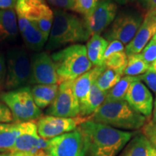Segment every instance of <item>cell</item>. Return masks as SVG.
<instances>
[{"mask_svg":"<svg viewBox=\"0 0 156 156\" xmlns=\"http://www.w3.org/2000/svg\"><path fill=\"white\" fill-rule=\"evenodd\" d=\"M79 129L85 141V156H118L136 134L95 122L90 119L82 123Z\"/></svg>","mask_w":156,"mask_h":156,"instance_id":"1","label":"cell"},{"mask_svg":"<svg viewBox=\"0 0 156 156\" xmlns=\"http://www.w3.org/2000/svg\"><path fill=\"white\" fill-rule=\"evenodd\" d=\"M90 38L85 20L62 9H54L46 50L51 51L67 44L86 41Z\"/></svg>","mask_w":156,"mask_h":156,"instance_id":"2","label":"cell"},{"mask_svg":"<svg viewBox=\"0 0 156 156\" xmlns=\"http://www.w3.org/2000/svg\"><path fill=\"white\" fill-rule=\"evenodd\" d=\"M90 120L125 130L140 129L147 123V118L134 110L126 101H104Z\"/></svg>","mask_w":156,"mask_h":156,"instance_id":"3","label":"cell"},{"mask_svg":"<svg viewBox=\"0 0 156 156\" xmlns=\"http://www.w3.org/2000/svg\"><path fill=\"white\" fill-rule=\"evenodd\" d=\"M55 64L59 84L64 81L75 80L92 69L93 64L87 54L86 46L73 44L51 55Z\"/></svg>","mask_w":156,"mask_h":156,"instance_id":"4","label":"cell"},{"mask_svg":"<svg viewBox=\"0 0 156 156\" xmlns=\"http://www.w3.org/2000/svg\"><path fill=\"white\" fill-rule=\"evenodd\" d=\"M0 99L10 110L14 121L32 122L41 116V111L35 103L29 87H20L2 93Z\"/></svg>","mask_w":156,"mask_h":156,"instance_id":"5","label":"cell"},{"mask_svg":"<svg viewBox=\"0 0 156 156\" xmlns=\"http://www.w3.org/2000/svg\"><path fill=\"white\" fill-rule=\"evenodd\" d=\"M31 62L26 51L21 47H15L7 54L6 87L20 88L30 83Z\"/></svg>","mask_w":156,"mask_h":156,"instance_id":"6","label":"cell"},{"mask_svg":"<svg viewBox=\"0 0 156 156\" xmlns=\"http://www.w3.org/2000/svg\"><path fill=\"white\" fill-rule=\"evenodd\" d=\"M16 14L30 20L48 39L54 21V11L46 0H17Z\"/></svg>","mask_w":156,"mask_h":156,"instance_id":"7","label":"cell"},{"mask_svg":"<svg viewBox=\"0 0 156 156\" xmlns=\"http://www.w3.org/2000/svg\"><path fill=\"white\" fill-rule=\"evenodd\" d=\"M48 140L40 136L34 122H22V129L10 153L23 156H46Z\"/></svg>","mask_w":156,"mask_h":156,"instance_id":"8","label":"cell"},{"mask_svg":"<svg viewBox=\"0 0 156 156\" xmlns=\"http://www.w3.org/2000/svg\"><path fill=\"white\" fill-rule=\"evenodd\" d=\"M73 80L64 81L58 85L57 95L46 111L48 116L75 118L80 115V103L73 89Z\"/></svg>","mask_w":156,"mask_h":156,"instance_id":"9","label":"cell"},{"mask_svg":"<svg viewBox=\"0 0 156 156\" xmlns=\"http://www.w3.org/2000/svg\"><path fill=\"white\" fill-rule=\"evenodd\" d=\"M47 153L52 156H85V141L79 127L48 140Z\"/></svg>","mask_w":156,"mask_h":156,"instance_id":"10","label":"cell"},{"mask_svg":"<svg viewBox=\"0 0 156 156\" xmlns=\"http://www.w3.org/2000/svg\"><path fill=\"white\" fill-rule=\"evenodd\" d=\"M142 22V16L136 13L121 14L114 20L105 37L108 42L119 41L124 45H127L135 36Z\"/></svg>","mask_w":156,"mask_h":156,"instance_id":"11","label":"cell"},{"mask_svg":"<svg viewBox=\"0 0 156 156\" xmlns=\"http://www.w3.org/2000/svg\"><path fill=\"white\" fill-rule=\"evenodd\" d=\"M85 117L63 118L54 116H46L39 119L37 123L38 133L40 136L50 140L64 133L73 132L82 123L88 120Z\"/></svg>","mask_w":156,"mask_h":156,"instance_id":"12","label":"cell"},{"mask_svg":"<svg viewBox=\"0 0 156 156\" xmlns=\"http://www.w3.org/2000/svg\"><path fill=\"white\" fill-rule=\"evenodd\" d=\"M31 77L33 85H58L59 84L55 64L51 56L46 52H39L30 58Z\"/></svg>","mask_w":156,"mask_h":156,"instance_id":"13","label":"cell"},{"mask_svg":"<svg viewBox=\"0 0 156 156\" xmlns=\"http://www.w3.org/2000/svg\"><path fill=\"white\" fill-rule=\"evenodd\" d=\"M116 11L117 6L112 0L99 2L91 15L84 20L90 37L95 34L100 35L114 22Z\"/></svg>","mask_w":156,"mask_h":156,"instance_id":"14","label":"cell"},{"mask_svg":"<svg viewBox=\"0 0 156 156\" xmlns=\"http://www.w3.org/2000/svg\"><path fill=\"white\" fill-rule=\"evenodd\" d=\"M125 101L134 110L150 118L153 110V97L141 80L132 83L125 97Z\"/></svg>","mask_w":156,"mask_h":156,"instance_id":"15","label":"cell"},{"mask_svg":"<svg viewBox=\"0 0 156 156\" xmlns=\"http://www.w3.org/2000/svg\"><path fill=\"white\" fill-rule=\"evenodd\" d=\"M156 31V17L146 14L135 36L126 46L124 51L127 56L140 54L151 41Z\"/></svg>","mask_w":156,"mask_h":156,"instance_id":"16","label":"cell"},{"mask_svg":"<svg viewBox=\"0 0 156 156\" xmlns=\"http://www.w3.org/2000/svg\"><path fill=\"white\" fill-rule=\"evenodd\" d=\"M17 15V14H16ZM18 30L26 46L30 49L39 51L47 42L42 32L36 25L21 15H17Z\"/></svg>","mask_w":156,"mask_h":156,"instance_id":"17","label":"cell"},{"mask_svg":"<svg viewBox=\"0 0 156 156\" xmlns=\"http://www.w3.org/2000/svg\"><path fill=\"white\" fill-rule=\"evenodd\" d=\"M106 68L104 64L100 67H95L73 80V92L79 101L80 105L86 100L93 83Z\"/></svg>","mask_w":156,"mask_h":156,"instance_id":"18","label":"cell"},{"mask_svg":"<svg viewBox=\"0 0 156 156\" xmlns=\"http://www.w3.org/2000/svg\"><path fill=\"white\" fill-rule=\"evenodd\" d=\"M18 33L17 17L15 9H0V42L15 40Z\"/></svg>","mask_w":156,"mask_h":156,"instance_id":"19","label":"cell"},{"mask_svg":"<svg viewBox=\"0 0 156 156\" xmlns=\"http://www.w3.org/2000/svg\"><path fill=\"white\" fill-rule=\"evenodd\" d=\"M108 41L98 34L93 35L87 43V54L89 60L95 67L103 66L104 63V54Z\"/></svg>","mask_w":156,"mask_h":156,"instance_id":"20","label":"cell"},{"mask_svg":"<svg viewBox=\"0 0 156 156\" xmlns=\"http://www.w3.org/2000/svg\"><path fill=\"white\" fill-rule=\"evenodd\" d=\"M108 92L101 90L95 83H93L86 100L80 105V116L86 117L94 114L106 100Z\"/></svg>","mask_w":156,"mask_h":156,"instance_id":"21","label":"cell"},{"mask_svg":"<svg viewBox=\"0 0 156 156\" xmlns=\"http://www.w3.org/2000/svg\"><path fill=\"white\" fill-rule=\"evenodd\" d=\"M153 146L143 134H135L119 156H151Z\"/></svg>","mask_w":156,"mask_h":156,"instance_id":"22","label":"cell"},{"mask_svg":"<svg viewBox=\"0 0 156 156\" xmlns=\"http://www.w3.org/2000/svg\"><path fill=\"white\" fill-rule=\"evenodd\" d=\"M22 129V122L0 124V153L11 151Z\"/></svg>","mask_w":156,"mask_h":156,"instance_id":"23","label":"cell"},{"mask_svg":"<svg viewBox=\"0 0 156 156\" xmlns=\"http://www.w3.org/2000/svg\"><path fill=\"white\" fill-rule=\"evenodd\" d=\"M30 89L36 106L40 109L45 108L54 102L58 85H35Z\"/></svg>","mask_w":156,"mask_h":156,"instance_id":"24","label":"cell"},{"mask_svg":"<svg viewBox=\"0 0 156 156\" xmlns=\"http://www.w3.org/2000/svg\"><path fill=\"white\" fill-rule=\"evenodd\" d=\"M140 80H141L140 76H125L122 77L118 83L116 84L112 89L109 90L105 101H125L126 95L131 84Z\"/></svg>","mask_w":156,"mask_h":156,"instance_id":"25","label":"cell"},{"mask_svg":"<svg viewBox=\"0 0 156 156\" xmlns=\"http://www.w3.org/2000/svg\"><path fill=\"white\" fill-rule=\"evenodd\" d=\"M150 65L146 63L140 54L129 56L127 64L124 69V75L136 77L145 74L149 69Z\"/></svg>","mask_w":156,"mask_h":156,"instance_id":"26","label":"cell"},{"mask_svg":"<svg viewBox=\"0 0 156 156\" xmlns=\"http://www.w3.org/2000/svg\"><path fill=\"white\" fill-rule=\"evenodd\" d=\"M122 76L114 69L106 68V69L97 78L95 83L101 90L108 91L118 83L122 78Z\"/></svg>","mask_w":156,"mask_h":156,"instance_id":"27","label":"cell"},{"mask_svg":"<svg viewBox=\"0 0 156 156\" xmlns=\"http://www.w3.org/2000/svg\"><path fill=\"white\" fill-rule=\"evenodd\" d=\"M128 56L125 51H119L109 56L104 59V64L106 68L114 69V71L119 73L120 75H124V69L127 64Z\"/></svg>","mask_w":156,"mask_h":156,"instance_id":"28","label":"cell"},{"mask_svg":"<svg viewBox=\"0 0 156 156\" xmlns=\"http://www.w3.org/2000/svg\"><path fill=\"white\" fill-rule=\"evenodd\" d=\"M99 2L100 0H75L73 10L87 18L91 15Z\"/></svg>","mask_w":156,"mask_h":156,"instance_id":"29","label":"cell"},{"mask_svg":"<svg viewBox=\"0 0 156 156\" xmlns=\"http://www.w3.org/2000/svg\"><path fill=\"white\" fill-rule=\"evenodd\" d=\"M141 57L150 66L156 60V40L152 38L140 53Z\"/></svg>","mask_w":156,"mask_h":156,"instance_id":"30","label":"cell"},{"mask_svg":"<svg viewBox=\"0 0 156 156\" xmlns=\"http://www.w3.org/2000/svg\"><path fill=\"white\" fill-rule=\"evenodd\" d=\"M142 131L152 146L156 148V124H154L152 121H149L142 128Z\"/></svg>","mask_w":156,"mask_h":156,"instance_id":"31","label":"cell"},{"mask_svg":"<svg viewBox=\"0 0 156 156\" xmlns=\"http://www.w3.org/2000/svg\"><path fill=\"white\" fill-rule=\"evenodd\" d=\"M142 81L145 82L147 86L156 95V73L151 69H148L143 75H140Z\"/></svg>","mask_w":156,"mask_h":156,"instance_id":"32","label":"cell"},{"mask_svg":"<svg viewBox=\"0 0 156 156\" xmlns=\"http://www.w3.org/2000/svg\"><path fill=\"white\" fill-rule=\"evenodd\" d=\"M124 48H124V44L122 42L119 41H110V43H108L106 51H105L104 59L113 54L124 51Z\"/></svg>","mask_w":156,"mask_h":156,"instance_id":"33","label":"cell"},{"mask_svg":"<svg viewBox=\"0 0 156 156\" xmlns=\"http://www.w3.org/2000/svg\"><path fill=\"white\" fill-rule=\"evenodd\" d=\"M12 121L14 119L10 110L5 104L0 103V124L11 123Z\"/></svg>","mask_w":156,"mask_h":156,"instance_id":"34","label":"cell"},{"mask_svg":"<svg viewBox=\"0 0 156 156\" xmlns=\"http://www.w3.org/2000/svg\"><path fill=\"white\" fill-rule=\"evenodd\" d=\"M51 5L60 9H73L74 4L70 0H47Z\"/></svg>","mask_w":156,"mask_h":156,"instance_id":"35","label":"cell"},{"mask_svg":"<svg viewBox=\"0 0 156 156\" xmlns=\"http://www.w3.org/2000/svg\"><path fill=\"white\" fill-rule=\"evenodd\" d=\"M17 0H0V9H15Z\"/></svg>","mask_w":156,"mask_h":156,"instance_id":"36","label":"cell"},{"mask_svg":"<svg viewBox=\"0 0 156 156\" xmlns=\"http://www.w3.org/2000/svg\"><path fill=\"white\" fill-rule=\"evenodd\" d=\"M140 4L147 12L156 8V0H139Z\"/></svg>","mask_w":156,"mask_h":156,"instance_id":"37","label":"cell"},{"mask_svg":"<svg viewBox=\"0 0 156 156\" xmlns=\"http://www.w3.org/2000/svg\"><path fill=\"white\" fill-rule=\"evenodd\" d=\"M152 122L154 124H156V98L153 105V119H152Z\"/></svg>","mask_w":156,"mask_h":156,"instance_id":"38","label":"cell"},{"mask_svg":"<svg viewBox=\"0 0 156 156\" xmlns=\"http://www.w3.org/2000/svg\"><path fill=\"white\" fill-rule=\"evenodd\" d=\"M4 67H5V66H4L3 61H2V59L1 58V57H0V78H1V77L3 75Z\"/></svg>","mask_w":156,"mask_h":156,"instance_id":"39","label":"cell"},{"mask_svg":"<svg viewBox=\"0 0 156 156\" xmlns=\"http://www.w3.org/2000/svg\"><path fill=\"white\" fill-rule=\"evenodd\" d=\"M113 2H116L120 4V5H125V4L129 2L132 0H112Z\"/></svg>","mask_w":156,"mask_h":156,"instance_id":"40","label":"cell"},{"mask_svg":"<svg viewBox=\"0 0 156 156\" xmlns=\"http://www.w3.org/2000/svg\"><path fill=\"white\" fill-rule=\"evenodd\" d=\"M150 69H151V70H153V71H154V72H155L156 73V60L155 62H153V64H151V66H150V68H149Z\"/></svg>","mask_w":156,"mask_h":156,"instance_id":"41","label":"cell"},{"mask_svg":"<svg viewBox=\"0 0 156 156\" xmlns=\"http://www.w3.org/2000/svg\"><path fill=\"white\" fill-rule=\"evenodd\" d=\"M147 14L150 15H152V16H155V17H156V8L153 9V10H151V11L147 12Z\"/></svg>","mask_w":156,"mask_h":156,"instance_id":"42","label":"cell"},{"mask_svg":"<svg viewBox=\"0 0 156 156\" xmlns=\"http://www.w3.org/2000/svg\"><path fill=\"white\" fill-rule=\"evenodd\" d=\"M151 156H156V148L153 147H152Z\"/></svg>","mask_w":156,"mask_h":156,"instance_id":"43","label":"cell"},{"mask_svg":"<svg viewBox=\"0 0 156 156\" xmlns=\"http://www.w3.org/2000/svg\"><path fill=\"white\" fill-rule=\"evenodd\" d=\"M0 156H10V153H0Z\"/></svg>","mask_w":156,"mask_h":156,"instance_id":"44","label":"cell"},{"mask_svg":"<svg viewBox=\"0 0 156 156\" xmlns=\"http://www.w3.org/2000/svg\"><path fill=\"white\" fill-rule=\"evenodd\" d=\"M10 156H23L19 155V154H16V153H10Z\"/></svg>","mask_w":156,"mask_h":156,"instance_id":"45","label":"cell"},{"mask_svg":"<svg viewBox=\"0 0 156 156\" xmlns=\"http://www.w3.org/2000/svg\"><path fill=\"white\" fill-rule=\"evenodd\" d=\"M153 39H155V40H156V31H155V34H154V36H153Z\"/></svg>","mask_w":156,"mask_h":156,"instance_id":"46","label":"cell"},{"mask_svg":"<svg viewBox=\"0 0 156 156\" xmlns=\"http://www.w3.org/2000/svg\"><path fill=\"white\" fill-rule=\"evenodd\" d=\"M70 1H72L74 4H75V0H70Z\"/></svg>","mask_w":156,"mask_h":156,"instance_id":"47","label":"cell"},{"mask_svg":"<svg viewBox=\"0 0 156 156\" xmlns=\"http://www.w3.org/2000/svg\"><path fill=\"white\" fill-rule=\"evenodd\" d=\"M46 156H52V155H48H48H46Z\"/></svg>","mask_w":156,"mask_h":156,"instance_id":"48","label":"cell"}]
</instances>
